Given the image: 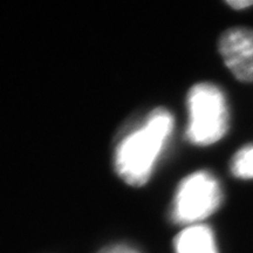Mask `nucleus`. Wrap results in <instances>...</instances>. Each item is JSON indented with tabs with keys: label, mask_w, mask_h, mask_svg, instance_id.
Instances as JSON below:
<instances>
[{
	"label": "nucleus",
	"mask_w": 253,
	"mask_h": 253,
	"mask_svg": "<svg viewBox=\"0 0 253 253\" xmlns=\"http://www.w3.org/2000/svg\"><path fill=\"white\" fill-rule=\"evenodd\" d=\"M189 123L186 138L198 147H209L225 137L230 129V107L223 89L211 82H199L188 94Z\"/></svg>",
	"instance_id": "2"
},
{
	"label": "nucleus",
	"mask_w": 253,
	"mask_h": 253,
	"mask_svg": "<svg viewBox=\"0 0 253 253\" xmlns=\"http://www.w3.org/2000/svg\"><path fill=\"white\" fill-rule=\"evenodd\" d=\"M176 253H218L213 231L204 224L185 226L173 240Z\"/></svg>",
	"instance_id": "5"
},
{
	"label": "nucleus",
	"mask_w": 253,
	"mask_h": 253,
	"mask_svg": "<svg viewBox=\"0 0 253 253\" xmlns=\"http://www.w3.org/2000/svg\"><path fill=\"white\" fill-rule=\"evenodd\" d=\"M218 50L237 80L253 82V30L238 26L224 31L218 41Z\"/></svg>",
	"instance_id": "4"
},
{
	"label": "nucleus",
	"mask_w": 253,
	"mask_h": 253,
	"mask_svg": "<svg viewBox=\"0 0 253 253\" xmlns=\"http://www.w3.org/2000/svg\"><path fill=\"white\" fill-rule=\"evenodd\" d=\"M223 203V189L207 170L186 176L179 183L171 208V219L179 225H196L216 212Z\"/></svg>",
	"instance_id": "3"
},
{
	"label": "nucleus",
	"mask_w": 253,
	"mask_h": 253,
	"mask_svg": "<svg viewBox=\"0 0 253 253\" xmlns=\"http://www.w3.org/2000/svg\"><path fill=\"white\" fill-rule=\"evenodd\" d=\"M173 116L169 110L157 108L142 126L120 141L115 150V169L129 185L148 182L154 168L173 131Z\"/></svg>",
	"instance_id": "1"
},
{
	"label": "nucleus",
	"mask_w": 253,
	"mask_h": 253,
	"mask_svg": "<svg viewBox=\"0 0 253 253\" xmlns=\"http://www.w3.org/2000/svg\"><path fill=\"white\" fill-rule=\"evenodd\" d=\"M231 175L243 181L253 179V143L240 147L230 161Z\"/></svg>",
	"instance_id": "6"
},
{
	"label": "nucleus",
	"mask_w": 253,
	"mask_h": 253,
	"mask_svg": "<svg viewBox=\"0 0 253 253\" xmlns=\"http://www.w3.org/2000/svg\"><path fill=\"white\" fill-rule=\"evenodd\" d=\"M100 253H140L137 250H135L134 248L128 245H114V246H109V248L104 249L102 252Z\"/></svg>",
	"instance_id": "7"
},
{
	"label": "nucleus",
	"mask_w": 253,
	"mask_h": 253,
	"mask_svg": "<svg viewBox=\"0 0 253 253\" xmlns=\"http://www.w3.org/2000/svg\"><path fill=\"white\" fill-rule=\"evenodd\" d=\"M226 4L236 11H242V9H246L253 6V1L252 0H236V1L232 0V1H227Z\"/></svg>",
	"instance_id": "8"
}]
</instances>
